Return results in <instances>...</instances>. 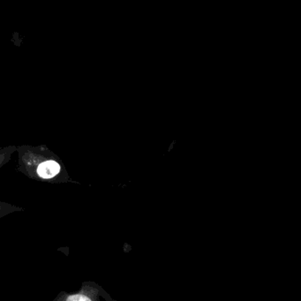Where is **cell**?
Listing matches in <instances>:
<instances>
[{
  "label": "cell",
  "instance_id": "6da1fadb",
  "mask_svg": "<svg viewBox=\"0 0 301 301\" xmlns=\"http://www.w3.org/2000/svg\"><path fill=\"white\" fill-rule=\"evenodd\" d=\"M59 170L60 166L57 164V163L54 161H47L39 165L37 169V173L44 179H50L54 176L57 175Z\"/></svg>",
  "mask_w": 301,
  "mask_h": 301
}]
</instances>
